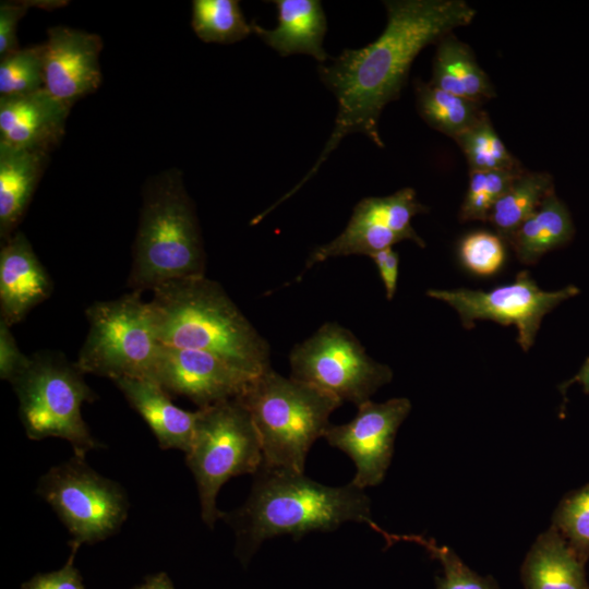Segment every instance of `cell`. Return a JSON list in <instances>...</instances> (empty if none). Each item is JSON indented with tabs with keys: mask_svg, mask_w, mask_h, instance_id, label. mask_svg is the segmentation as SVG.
Listing matches in <instances>:
<instances>
[{
	"mask_svg": "<svg viewBox=\"0 0 589 589\" xmlns=\"http://www.w3.org/2000/svg\"><path fill=\"white\" fill-rule=\"evenodd\" d=\"M387 23L382 34L359 49H345L318 67L321 81L335 95L337 115L330 137L304 178L278 203L296 193L351 133H363L378 147L383 109L399 98L419 52L457 27L470 24L477 11L464 0L384 1Z\"/></svg>",
	"mask_w": 589,
	"mask_h": 589,
	"instance_id": "obj_1",
	"label": "cell"
},
{
	"mask_svg": "<svg viewBox=\"0 0 589 589\" xmlns=\"http://www.w3.org/2000/svg\"><path fill=\"white\" fill-rule=\"evenodd\" d=\"M46 2V1H45ZM41 1H38L36 4L33 1H14L8 2L2 1L0 4V58L15 51L19 49L17 38H16V27L20 20L25 15L28 8L32 5L37 7H58V1H50L47 4Z\"/></svg>",
	"mask_w": 589,
	"mask_h": 589,
	"instance_id": "obj_34",
	"label": "cell"
},
{
	"mask_svg": "<svg viewBox=\"0 0 589 589\" xmlns=\"http://www.w3.org/2000/svg\"><path fill=\"white\" fill-rule=\"evenodd\" d=\"M52 292V281L21 231L1 242L0 313L10 327L20 323Z\"/></svg>",
	"mask_w": 589,
	"mask_h": 589,
	"instance_id": "obj_16",
	"label": "cell"
},
{
	"mask_svg": "<svg viewBox=\"0 0 589 589\" xmlns=\"http://www.w3.org/2000/svg\"><path fill=\"white\" fill-rule=\"evenodd\" d=\"M578 292L579 289L573 285L557 291H544L527 271H521L514 283L490 291L430 289L426 296L454 308L467 329L473 328L477 320H490L505 326L515 325L518 330L517 341L524 351H528L534 342L543 316Z\"/></svg>",
	"mask_w": 589,
	"mask_h": 589,
	"instance_id": "obj_11",
	"label": "cell"
},
{
	"mask_svg": "<svg viewBox=\"0 0 589 589\" xmlns=\"http://www.w3.org/2000/svg\"><path fill=\"white\" fill-rule=\"evenodd\" d=\"M37 494L65 526L71 542L80 545L106 540L128 518L129 501L123 488L76 455L45 472L38 480Z\"/></svg>",
	"mask_w": 589,
	"mask_h": 589,
	"instance_id": "obj_9",
	"label": "cell"
},
{
	"mask_svg": "<svg viewBox=\"0 0 589 589\" xmlns=\"http://www.w3.org/2000/svg\"><path fill=\"white\" fill-rule=\"evenodd\" d=\"M44 44V88L56 99L73 106L101 83V38L67 26L51 27Z\"/></svg>",
	"mask_w": 589,
	"mask_h": 589,
	"instance_id": "obj_14",
	"label": "cell"
},
{
	"mask_svg": "<svg viewBox=\"0 0 589 589\" xmlns=\"http://www.w3.org/2000/svg\"><path fill=\"white\" fill-rule=\"evenodd\" d=\"M290 377L314 385L357 407L393 378L392 369L372 359L359 339L336 322L324 323L289 354Z\"/></svg>",
	"mask_w": 589,
	"mask_h": 589,
	"instance_id": "obj_10",
	"label": "cell"
},
{
	"mask_svg": "<svg viewBox=\"0 0 589 589\" xmlns=\"http://www.w3.org/2000/svg\"><path fill=\"white\" fill-rule=\"evenodd\" d=\"M71 548L67 563L58 570L45 574H36L29 580L22 584L21 589H86L74 560L80 544L69 542Z\"/></svg>",
	"mask_w": 589,
	"mask_h": 589,
	"instance_id": "obj_33",
	"label": "cell"
},
{
	"mask_svg": "<svg viewBox=\"0 0 589 589\" xmlns=\"http://www.w3.org/2000/svg\"><path fill=\"white\" fill-rule=\"evenodd\" d=\"M404 240L406 239L402 236L382 224L351 215L347 227L339 236L317 247L310 254L305 267L310 268L332 257L354 254L371 256Z\"/></svg>",
	"mask_w": 589,
	"mask_h": 589,
	"instance_id": "obj_25",
	"label": "cell"
},
{
	"mask_svg": "<svg viewBox=\"0 0 589 589\" xmlns=\"http://www.w3.org/2000/svg\"><path fill=\"white\" fill-rule=\"evenodd\" d=\"M29 357L22 353L10 326L0 320V377L11 382L28 363Z\"/></svg>",
	"mask_w": 589,
	"mask_h": 589,
	"instance_id": "obj_36",
	"label": "cell"
},
{
	"mask_svg": "<svg viewBox=\"0 0 589 589\" xmlns=\"http://www.w3.org/2000/svg\"><path fill=\"white\" fill-rule=\"evenodd\" d=\"M191 24L205 43L232 44L253 33L237 0H194Z\"/></svg>",
	"mask_w": 589,
	"mask_h": 589,
	"instance_id": "obj_26",
	"label": "cell"
},
{
	"mask_svg": "<svg viewBox=\"0 0 589 589\" xmlns=\"http://www.w3.org/2000/svg\"><path fill=\"white\" fill-rule=\"evenodd\" d=\"M431 85L482 104L496 96L495 89L479 65L471 48L453 33L436 44Z\"/></svg>",
	"mask_w": 589,
	"mask_h": 589,
	"instance_id": "obj_21",
	"label": "cell"
},
{
	"mask_svg": "<svg viewBox=\"0 0 589 589\" xmlns=\"http://www.w3.org/2000/svg\"><path fill=\"white\" fill-rule=\"evenodd\" d=\"M83 375L76 363L60 352L41 351L29 356L27 365L10 382L28 438L65 440L74 455L83 458L101 446L82 417V405L97 398Z\"/></svg>",
	"mask_w": 589,
	"mask_h": 589,
	"instance_id": "obj_6",
	"label": "cell"
},
{
	"mask_svg": "<svg viewBox=\"0 0 589 589\" xmlns=\"http://www.w3.org/2000/svg\"><path fill=\"white\" fill-rule=\"evenodd\" d=\"M133 589H175V586L169 576L160 572L155 575H149L145 578L144 582L134 587Z\"/></svg>",
	"mask_w": 589,
	"mask_h": 589,
	"instance_id": "obj_38",
	"label": "cell"
},
{
	"mask_svg": "<svg viewBox=\"0 0 589 589\" xmlns=\"http://www.w3.org/2000/svg\"><path fill=\"white\" fill-rule=\"evenodd\" d=\"M381 533L388 544L400 539L414 542L423 546L432 557L438 560L443 566V577H436V589H497L491 576H480L470 569L458 555L447 546L438 545L433 539L422 536H395Z\"/></svg>",
	"mask_w": 589,
	"mask_h": 589,
	"instance_id": "obj_30",
	"label": "cell"
},
{
	"mask_svg": "<svg viewBox=\"0 0 589 589\" xmlns=\"http://www.w3.org/2000/svg\"><path fill=\"white\" fill-rule=\"evenodd\" d=\"M578 382L582 385L585 393L589 394V358L586 360L579 372L570 381L565 382L560 389L564 392L570 384Z\"/></svg>",
	"mask_w": 589,
	"mask_h": 589,
	"instance_id": "obj_39",
	"label": "cell"
},
{
	"mask_svg": "<svg viewBox=\"0 0 589 589\" xmlns=\"http://www.w3.org/2000/svg\"><path fill=\"white\" fill-rule=\"evenodd\" d=\"M131 407L145 420L163 449L190 450L197 411L177 407L170 394L149 378L121 377L113 381Z\"/></svg>",
	"mask_w": 589,
	"mask_h": 589,
	"instance_id": "obj_17",
	"label": "cell"
},
{
	"mask_svg": "<svg viewBox=\"0 0 589 589\" xmlns=\"http://www.w3.org/2000/svg\"><path fill=\"white\" fill-rule=\"evenodd\" d=\"M278 25L273 29L251 22L252 31L281 57L304 53L320 64L329 56L323 47L327 29L326 16L318 0H275Z\"/></svg>",
	"mask_w": 589,
	"mask_h": 589,
	"instance_id": "obj_18",
	"label": "cell"
},
{
	"mask_svg": "<svg viewBox=\"0 0 589 589\" xmlns=\"http://www.w3.org/2000/svg\"><path fill=\"white\" fill-rule=\"evenodd\" d=\"M375 263L383 281L386 298L392 300L395 296L399 269V255L392 248L378 251L370 256Z\"/></svg>",
	"mask_w": 589,
	"mask_h": 589,
	"instance_id": "obj_37",
	"label": "cell"
},
{
	"mask_svg": "<svg viewBox=\"0 0 589 589\" xmlns=\"http://www.w3.org/2000/svg\"><path fill=\"white\" fill-rule=\"evenodd\" d=\"M70 109L45 88L0 97V145L49 154L65 133Z\"/></svg>",
	"mask_w": 589,
	"mask_h": 589,
	"instance_id": "obj_15",
	"label": "cell"
},
{
	"mask_svg": "<svg viewBox=\"0 0 589 589\" xmlns=\"http://www.w3.org/2000/svg\"><path fill=\"white\" fill-rule=\"evenodd\" d=\"M259 433L263 466L304 473L308 453L324 436L329 417L341 406L334 395L272 368L254 376L237 397Z\"/></svg>",
	"mask_w": 589,
	"mask_h": 589,
	"instance_id": "obj_5",
	"label": "cell"
},
{
	"mask_svg": "<svg viewBox=\"0 0 589 589\" xmlns=\"http://www.w3.org/2000/svg\"><path fill=\"white\" fill-rule=\"evenodd\" d=\"M462 265L479 276H491L498 272L506 259L504 240L496 233L474 231L459 244Z\"/></svg>",
	"mask_w": 589,
	"mask_h": 589,
	"instance_id": "obj_32",
	"label": "cell"
},
{
	"mask_svg": "<svg viewBox=\"0 0 589 589\" xmlns=\"http://www.w3.org/2000/svg\"><path fill=\"white\" fill-rule=\"evenodd\" d=\"M454 140L465 154L470 171L522 168L494 130L488 113Z\"/></svg>",
	"mask_w": 589,
	"mask_h": 589,
	"instance_id": "obj_28",
	"label": "cell"
},
{
	"mask_svg": "<svg viewBox=\"0 0 589 589\" xmlns=\"http://www.w3.org/2000/svg\"><path fill=\"white\" fill-rule=\"evenodd\" d=\"M253 377L209 352L161 344L153 374L169 394L187 397L199 409L237 398Z\"/></svg>",
	"mask_w": 589,
	"mask_h": 589,
	"instance_id": "obj_13",
	"label": "cell"
},
{
	"mask_svg": "<svg viewBox=\"0 0 589 589\" xmlns=\"http://www.w3.org/2000/svg\"><path fill=\"white\" fill-rule=\"evenodd\" d=\"M195 433L185 461L194 476L203 521L214 528L223 512L216 498L231 478L263 465L261 440L248 409L238 398L197 409Z\"/></svg>",
	"mask_w": 589,
	"mask_h": 589,
	"instance_id": "obj_7",
	"label": "cell"
},
{
	"mask_svg": "<svg viewBox=\"0 0 589 589\" xmlns=\"http://www.w3.org/2000/svg\"><path fill=\"white\" fill-rule=\"evenodd\" d=\"M553 190L548 172L524 170L492 206L488 220L508 242L517 228L541 205Z\"/></svg>",
	"mask_w": 589,
	"mask_h": 589,
	"instance_id": "obj_23",
	"label": "cell"
},
{
	"mask_svg": "<svg viewBox=\"0 0 589 589\" xmlns=\"http://www.w3.org/2000/svg\"><path fill=\"white\" fill-rule=\"evenodd\" d=\"M48 155L0 145L1 242L16 232L46 168Z\"/></svg>",
	"mask_w": 589,
	"mask_h": 589,
	"instance_id": "obj_19",
	"label": "cell"
},
{
	"mask_svg": "<svg viewBox=\"0 0 589 589\" xmlns=\"http://www.w3.org/2000/svg\"><path fill=\"white\" fill-rule=\"evenodd\" d=\"M417 108L433 129L453 139L482 119L481 104L442 91L430 83H416Z\"/></svg>",
	"mask_w": 589,
	"mask_h": 589,
	"instance_id": "obj_24",
	"label": "cell"
},
{
	"mask_svg": "<svg viewBox=\"0 0 589 589\" xmlns=\"http://www.w3.org/2000/svg\"><path fill=\"white\" fill-rule=\"evenodd\" d=\"M85 313L89 327L75 362L84 374L153 380L160 344L141 291L95 302Z\"/></svg>",
	"mask_w": 589,
	"mask_h": 589,
	"instance_id": "obj_8",
	"label": "cell"
},
{
	"mask_svg": "<svg viewBox=\"0 0 589 589\" xmlns=\"http://www.w3.org/2000/svg\"><path fill=\"white\" fill-rule=\"evenodd\" d=\"M426 211L428 208L418 201L416 191L404 188L388 196L362 199L353 207L352 215L382 224L406 240L424 248L425 242L411 226V220L416 215Z\"/></svg>",
	"mask_w": 589,
	"mask_h": 589,
	"instance_id": "obj_27",
	"label": "cell"
},
{
	"mask_svg": "<svg viewBox=\"0 0 589 589\" xmlns=\"http://www.w3.org/2000/svg\"><path fill=\"white\" fill-rule=\"evenodd\" d=\"M552 527L586 563L589 558V483L561 501L553 514Z\"/></svg>",
	"mask_w": 589,
	"mask_h": 589,
	"instance_id": "obj_31",
	"label": "cell"
},
{
	"mask_svg": "<svg viewBox=\"0 0 589 589\" xmlns=\"http://www.w3.org/2000/svg\"><path fill=\"white\" fill-rule=\"evenodd\" d=\"M152 291L148 305L159 344L209 352L251 376L271 369L267 340L217 281L204 275Z\"/></svg>",
	"mask_w": 589,
	"mask_h": 589,
	"instance_id": "obj_3",
	"label": "cell"
},
{
	"mask_svg": "<svg viewBox=\"0 0 589 589\" xmlns=\"http://www.w3.org/2000/svg\"><path fill=\"white\" fill-rule=\"evenodd\" d=\"M491 208L492 203L484 188V171H470L468 189L460 206V220L486 221Z\"/></svg>",
	"mask_w": 589,
	"mask_h": 589,
	"instance_id": "obj_35",
	"label": "cell"
},
{
	"mask_svg": "<svg viewBox=\"0 0 589 589\" xmlns=\"http://www.w3.org/2000/svg\"><path fill=\"white\" fill-rule=\"evenodd\" d=\"M521 580L525 589H589L585 563L552 526L526 555Z\"/></svg>",
	"mask_w": 589,
	"mask_h": 589,
	"instance_id": "obj_20",
	"label": "cell"
},
{
	"mask_svg": "<svg viewBox=\"0 0 589 589\" xmlns=\"http://www.w3.org/2000/svg\"><path fill=\"white\" fill-rule=\"evenodd\" d=\"M206 255L181 175L166 171L145 190L128 286L153 290L177 279L205 275Z\"/></svg>",
	"mask_w": 589,
	"mask_h": 589,
	"instance_id": "obj_4",
	"label": "cell"
},
{
	"mask_svg": "<svg viewBox=\"0 0 589 589\" xmlns=\"http://www.w3.org/2000/svg\"><path fill=\"white\" fill-rule=\"evenodd\" d=\"M410 410L411 402L404 397L384 402L368 400L358 406L351 421L328 426L323 437L330 446L347 454L356 466L353 485L364 490L384 480L397 430Z\"/></svg>",
	"mask_w": 589,
	"mask_h": 589,
	"instance_id": "obj_12",
	"label": "cell"
},
{
	"mask_svg": "<svg viewBox=\"0 0 589 589\" xmlns=\"http://www.w3.org/2000/svg\"><path fill=\"white\" fill-rule=\"evenodd\" d=\"M574 232L566 205L552 191L537 211L517 228L508 243L517 259L530 265L544 253L566 244Z\"/></svg>",
	"mask_w": 589,
	"mask_h": 589,
	"instance_id": "obj_22",
	"label": "cell"
},
{
	"mask_svg": "<svg viewBox=\"0 0 589 589\" xmlns=\"http://www.w3.org/2000/svg\"><path fill=\"white\" fill-rule=\"evenodd\" d=\"M221 518L235 530L236 553L243 564L263 541L280 534L298 540L308 532L333 531L347 521L378 527L371 519L370 498L351 482L328 486L304 473L263 465L245 503Z\"/></svg>",
	"mask_w": 589,
	"mask_h": 589,
	"instance_id": "obj_2",
	"label": "cell"
},
{
	"mask_svg": "<svg viewBox=\"0 0 589 589\" xmlns=\"http://www.w3.org/2000/svg\"><path fill=\"white\" fill-rule=\"evenodd\" d=\"M44 44L0 58V97L24 95L44 88Z\"/></svg>",
	"mask_w": 589,
	"mask_h": 589,
	"instance_id": "obj_29",
	"label": "cell"
}]
</instances>
